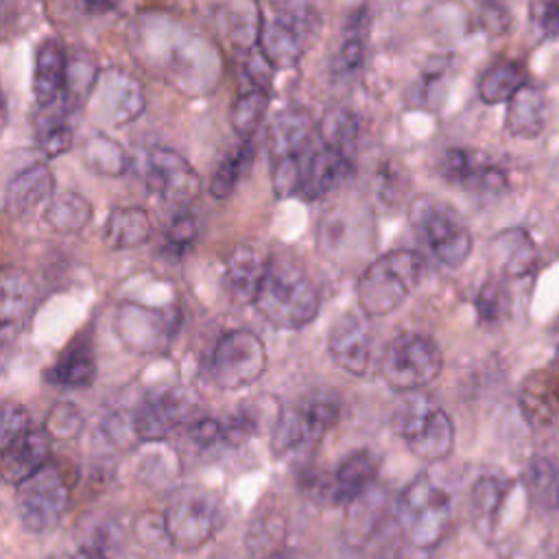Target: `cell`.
<instances>
[{
  "mask_svg": "<svg viewBox=\"0 0 559 559\" xmlns=\"http://www.w3.org/2000/svg\"><path fill=\"white\" fill-rule=\"evenodd\" d=\"M83 159L92 170L107 177H118L129 168L127 151L105 133H94L83 144Z\"/></svg>",
  "mask_w": 559,
  "mask_h": 559,
  "instance_id": "40",
  "label": "cell"
},
{
  "mask_svg": "<svg viewBox=\"0 0 559 559\" xmlns=\"http://www.w3.org/2000/svg\"><path fill=\"white\" fill-rule=\"evenodd\" d=\"M269 105V90L266 85L251 83V87L242 90L229 109V122L240 140H251L255 129L260 127L264 111Z\"/></svg>",
  "mask_w": 559,
  "mask_h": 559,
  "instance_id": "38",
  "label": "cell"
},
{
  "mask_svg": "<svg viewBox=\"0 0 559 559\" xmlns=\"http://www.w3.org/2000/svg\"><path fill=\"white\" fill-rule=\"evenodd\" d=\"M94 376H96V360H94L92 345L87 341L70 345L66 354L48 371V380L66 389L90 386L94 382Z\"/></svg>",
  "mask_w": 559,
  "mask_h": 559,
  "instance_id": "33",
  "label": "cell"
},
{
  "mask_svg": "<svg viewBox=\"0 0 559 559\" xmlns=\"http://www.w3.org/2000/svg\"><path fill=\"white\" fill-rule=\"evenodd\" d=\"M94 116L111 127H122L144 111V92L135 76L118 68L100 74L94 90Z\"/></svg>",
  "mask_w": 559,
  "mask_h": 559,
  "instance_id": "18",
  "label": "cell"
},
{
  "mask_svg": "<svg viewBox=\"0 0 559 559\" xmlns=\"http://www.w3.org/2000/svg\"><path fill=\"white\" fill-rule=\"evenodd\" d=\"M55 197V177L46 164H31L15 173L7 188L2 207L11 218H22L33 212L39 203Z\"/></svg>",
  "mask_w": 559,
  "mask_h": 559,
  "instance_id": "24",
  "label": "cell"
},
{
  "mask_svg": "<svg viewBox=\"0 0 559 559\" xmlns=\"http://www.w3.org/2000/svg\"><path fill=\"white\" fill-rule=\"evenodd\" d=\"M146 188L153 197L181 212L199 194L201 177L177 151L157 146L146 159Z\"/></svg>",
  "mask_w": 559,
  "mask_h": 559,
  "instance_id": "15",
  "label": "cell"
},
{
  "mask_svg": "<svg viewBox=\"0 0 559 559\" xmlns=\"http://www.w3.org/2000/svg\"><path fill=\"white\" fill-rule=\"evenodd\" d=\"M282 537H284V515L277 511H264L253 520L247 533V544L251 552H262V559H264L282 550L280 548Z\"/></svg>",
  "mask_w": 559,
  "mask_h": 559,
  "instance_id": "41",
  "label": "cell"
},
{
  "mask_svg": "<svg viewBox=\"0 0 559 559\" xmlns=\"http://www.w3.org/2000/svg\"><path fill=\"white\" fill-rule=\"evenodd\" d=\"M367 33H369V9L358 7L347 15L336 55L330 63V74L336 83H347L360 72L365 63V52H367Z\"/></svg>",
  "mask_w": 559,
  "mask_h": 559,
  "instance_id": "26",
  "label": "cell"
},
{
  "mask_svg": "<svg viewBox=\"0 0 559 559\" xmlns=\"http://www.w3.org/2000/svg\"><path fill=\"white\" fill-rule=\"evenodd\" d=\"M424 258L415 249H391L367 264L356 284L358 306L367 317L391 314L419 282Z\"/></svg>",
  "mask_w": 559,
  "mask_h": 559,
  "instance_id": "4",
  "label": "cell"
},
{
  "mask_svg": "<svg viewBox=\"0 0 559 559\" xmlns=\"http://www.w3.org/2000/svg\"><path fill=\"white\" fill-rule=\"evenodd\" d=\"M439 345L419 332H402L389 341L380 358V373L395 391H417L441 373Z\"/></svg>",
  "mask_w": 559,
  "mask_h": 559,
  "instance_id": "10",
  "label": "cell"
},
{
  "mask_svg": "<svg viewBox=\"0 0 559 559\" xmlns=\"http://www.w3.org/2000/svg\"><path fill=\"white\" fill-rule=\"evenodd\" d=\"M474 306H476L478 319L483 323H496L504 314V306H507V297H504L502 286L496 284V282H487L478 290V295L474 299Z\"/></svg>",
  "mask_w": 559,
  "mask_h": 559,
  "instance_id": "46",
  "label": "cell"
},
{
  "mask_svg": "<svg viewBox=\"0 0 559 559\" xmlns=\"http://www.w3.org/2000/svg\"><path fill=\"white\" fill-rule=\"evenodd\" d=\"M369 207L354 203L330 205L314 227V242L319 253L334 264H349L369 245Z\"/></svg>",
  "mask_w": 559,
  "mask_h": 559,
  "instance_id": "14",
  "label": "cell"
},
{
  "mask_svg": "<svg viewBox=\"0 0 559 559\" xmlns=\"http://www.w3.org/2000/svg\"><path fill=\"white\" fill-rule=\"evenodd\" d=\"M266 140L275 194L301 197L319 146L314 118L304 107H286L273 118Z\"/></svg>",
  "mask_w": 559,
  "mask_h": 559,
  "instance_id": "2",
  "label": "cell"
},
{
  "mask_svg": "<svg viewBox=\"0 0 559 559\" xmlns=\"http://www.w3.org/2000/svg\"><path fill=\"white\" fill-rule=\"evenodd\" d=\"M68 59L59 41L46 39L35 52V72H33V96L39 109L52 107L66 87Z\"/></svg>",
  "mask_w": 559,
  "mask_h": 559,
  "instance_id": "27",
  "label": "cell"
},
{
  "mask_svg": "<svg viewBox=\"0 0 559 559\" xmlns=\"http://www.w3.org/2000/svg\"><path fill=\"white\" fill-rule=\"evenodd\" d=\"M526 83L522 63L513 59H498L485 68L478 79V96L487 105L509 103L511 96Z\"/></svg>",
  "mask_w": 559,
  "mask_h": 559,
  "instance_id": "34",
  "label": "cell"
},
{
  "mask_svg": "<svg viewBox=\"0 0 559 559\" xmlns=\"http://www.w3.org/2000/svg\"><path fill=\"white\" fill-rule=\"evenodd\" d=\"M332 360L352 376H365L371 358V332L365 317L356 312L341 314L328 334Z\"/></svg>",
  "mask_w": 559,
  "mask_h": 559,
  "instance_id": "19",
  "label": "cell"
},
{
  "mask_svg": "<svg viewBox=\"0 0 559 559\" xmlns=\"http://www.w3.org/2000/svg\"><path fill=\"white\" fill-rule=\"evenodd\" d=\"M358 131L360 122L358 116L343 105H332L323 111V116L317 122V133L321 146L328 151L356 162V151H358Z\"/></svg>",
  "mask_w": 559,
  "mask_h": 559,
  "instance_id": "30",
  "label": "cell"
},
{
  "mask_svg": "<svg viewBox=\"0 0 559 559\" xmlns=\"http://www.w3.org/2000/svg\"><path fill=\"white\" fill-rule=\"evenodd\" d=\"M197 395L188 386H168L148 393L131 419L140 441H164L194 411Z\"/></svg>",
  "mask_w": 559,
  "mask_h": 559,
  "instance_id": "16",
  "label": "cell"
},
{
  "mask_svg": "<svg viewBox=\"0 0 559 559\" xmlns=\"http://www.w3.org/2000/svg\"><path fill=\"white\" fill-rule=\"evenodd\" d=\"M266 369V347L251 330H231L218 338L210 356V378L218 389L253 384Z\"/></svg>",
  "mask_w": 559,
  "mask_h": 559,
  "instance_id": "12",
  "label": "cell"
},
{
  "mask_svg": "<svg viewBox=\"0 0 559 559\" xmlns=\"http://www.w3.org/2000/svg\"><path fill=\"white\" fill-rule=\"evenodd\" d=\"M72 135H74V127L68 118L66 107L52 105L41 109V114L35 120V138L39 148L48 157H57L63 151H68L72 144Z\"/></svg>",
  "mask_w": 559,
  "mask_h": 559,
  "instance_id": "35",
  "label": "cell"
},
{
  "mask_svg": "<svg viewBox=\"0 0 559 559\" xmlns=\"http://www.w3.org/2000/svg\"><path fill=\"white\" fill-rule=\"evenodd\" d=\"M341 413V400L332 391H312L284 406L271 430V452L277 459L297 456L319 445Z\"/></svg>",
  "mask_w": 559,
  "mask_h": 559,
  "instance_id": "5",
  "label": "cell"
},
{
  "mask_svg": "<svg viewBox=\"0 0 559 559\" xmlns=\"http://www.w3.org/2000/svg\"><path fill=\"white\" fill-rule=\"evenodd\" d=\"M35 288L31 277L17 266H4L0 273V332L2 345L20 334L33 308Z\"/></svg>",
  "mask_w": 559,
  "mask_h": 559,
  "instance_id": "20",
  "label": "cell"
},
{
  "mask_svg": "<svg viewBox=\"0 0 559 559\" xmlns=\"http://www.w3.org/2000/svg\"><path fill=\"white\" fill-rule=\"evenodd\" d=\"M264 559H308V555H304L301 550H295V548H282Z\"/></svg>",
  "mask_w": 559,
  "mask_h": 559,
  "instance_id": "52",
  "label": "cell"
},
{
  "mask_svg": "<svg viewBox=\"0 0 559 559\" xmlns=\"http://www.w3.org/2000/svg\"><path fill=\"white\" fill-rule=\"evenodd\" d=\"M153 225L142 207H116L109 212L105 227H103V240L109 249H135L142 247L151 238Z\"/></svg>",
  "mask_w": 559,
  "mask_h": 559,
  "instance_id": "31",
  "label": "cell"
},
{
  "mask_svg": "<svg viewBox=\"0 0 559 559\" xmlns=\"http://www.w3.org/2000/svg\"><path fill=\"white\" fill-rule=\"evenodd\" d=\"M251 162H253V144L251 140H240V144H236L216 166L210 181V194L214 199H227L238 186V181L242 179V175H247Z\"/></svg>",
  "mask_w": 559,
  "mask_h": 559,
  "instance_id": "39",
  "label": "cell"
},
{
  "mask_svg": "<svg viewBox=\"0 0 559 559\" xmlns=\"http://www.w3.org/2000/svg\"><path fill=\"white\" fill-rule=\"evenodd\" d=\"M373 188H376V197L384 205H395L404 197L406 175L393 162H382L373 175Z\"/></svg>",
  "mask_w": 559,
  "mask_h": 559,
  "instance_id": "45",
  "label": "cell"
},
{
  "mask_svg": "<svg viewBox=\"0 0 559 559\" xmlns=\"http://www.w3.org/2000/svg\"><path fill=\"white\" fill-rule=\"evenodd\" d=\"M548 100L539 85L524 83L507 103L504 127L515 138H535L546 127Z\"/></svg>",
  "mask_w": 559,
  "mask_h": 559,
  "instance_id": "28",
  "label": "cell"
},
{
  "mask_svg": "<svg viewBox=\"0 0 559 559\" xmlns=\"http://www.w3.org/2000/svg\"><path fill=\"white\" fill-rule=\"evenodd\" d=\"M393 428L406 448L424 461H443L454 450V424L430 397L404 402L393 415Z\"/></svg>",
  "mask_w": 559,
  "mask_h": 559,
  "instance_id": "9",
  "label": "cell"
},
{
  "mask_svg": "<svg viewBox=\"0 0 559 559\" xmlns=\"http://www.w3.org/2000/svg\"><path fill=\"white\" fill-rule=\"evenodd\" d=\"M275 328L299 330L319 314V288L299 258L286 251L269 255L266 273L253 301Z\"/></svg>",
  "mask_w": 559,
  "mask_h": 559,
  "instance_id": "1",
  "label": "cell"
},
{
  "mask_svg": "<svg viewBox=\"0 0 559 559\" xmlns=\"http://www.w3.org/2000/svg\"><path fill=\"white\" fill-rule=\"evenodd\" d=\"M376 469H378V463L369 450H356L347 454L328 478L323 487L325 498L332 504L358 502L371 487L376 478Z\"/></svg>",
  "mask_w": 559,
  "mask_h": 559,
  "instance_id": "22",
  "label": "cell"
},
{
  "mask_svg": "<svg viewBox=\"0 0 559 559\" xmlns=\"http://www.w3.org/2000/svg\"><path fill=\"white\" fill-rule=\"evenodd\" d=\"M28 413L17 402H4L2 404V430H0V443L7 448L17 437H22L26 430H31Z\"/></svg>",
  "mask_w": 559,
  "mask_h": 559,
  "instance_id": "47",
  "label": "cell"
},
{
  "mask_svg": "<svg viewBox=\"0 0 559 559\" xmlns=\"http://www.w3.org/2000/svg\"><path fill=\"white\" fill-rule=\"evenodd\" d=\"M511 480L502 474L487 472L476 478L469 491V511H472V522L483 537H491L500 509L509 496Z\"/></svg>",
  "mask_w": 559,
  "mask_h": 559,
  "instance_id": "29",
  "label": "cell"
},
{
  "mask_svg": "<svg viewBox=\"0 0 559 559\" xmlns=\"http://www.w3.org/2000/svg\"><path fill=\"white\" fill-rule=\"evenodd\" d=\"M181 314L175 306L155 308L122 301L114 317V330L122 345L135 354H157L170 347L177 336Z\"/></svg>",
  "mask_w": 559,
  "mask_h": 559,
  "instance_id": "13",
  "label": "cell"
},
{
  "mask_svg": "<svg viewBox=\"0 0 559 559\" xmlns=\"http://www.w3.org/2000/svg\"><path fill=\"white\" fill-rule=\"evenodd\" d=\"M15 509L20 524L35 535L59 526L70 509V485L63 472L50 461L37 474L15 487Z\"/></svg>",
  "mask_w": 559,
  "mask_h": 559,
  "instance_id": "11",
  "label": "cell"
},
{
  "mask_svg": "<svg viewBox=\"0 0 559 559\" xmlns=\"http://www.w3.org/2000/svg\"><path fill=\"white\" fill-rule=\"evenodd\" d=\"M50 463V435L44 428H31L13 443L2 448V478L20 485Z\"/></svg>",
  "mask_w": 559,
  "mask_h": 559,
  "instance_id": "23",
  "label": "cell"
},
{
  "mask_svg": "<svg viewBox=\"0 0 559 559\" xmlns=\"http://www.w3.org/2000/svg\"><path fill=\"white\" fill-rule=\"evenodd\" d=\"M98 79H100V70L90 55L81 52V55L70 57L61 107H66L68 111L79 109L94 94Z\"/></svg>",
  "mask_w": 559,
  "mask_h": 559,
  "instance_id": "36",
  "label": "cell"
},
{
  "mask_svg": "<svg viewBox=\"0 0 559 559\" xmlns=\"http://www.w3.org/2000/svg\"><path fill=\"white\" fill-rule=\"evenodd\" d=\"M190 439L201 450H214L218 445H227L225 426L216 417H203V419L194 421L190 428Z\"/></svg>",
  "mask_w": 559,
  "mask_h": 559,
  "instance_id": "48",
  "label": "cell"
},
{
  "mask_svg": "<svg viewBox=\"0 0 559 559\" xmlns=\"http://www.w3.org/2000/svg\"><path fill=\"white\" fill-rule=\"evenodd\" d=\"M44 221L52 231L61 236H72L87 227V223L92 221V205L79 192H55L44 210Z\"/></svg>",
  "mask_w": 559,
  "mask_h": 559,
  "instance_id": "32",
  "label": "cell"
},
{
  "mask_svg": "<svg viewBox=\"0 0 559 559\" xmlns=\"http://www.w3.org/2000/svg\"><path fill=\"white\" fill-rule=\"evenodd\" d=\"M225 511L221 500L203 487L186 485L173 491L162 513L166 542L179 552L203 548L221 531Z\"/></svg>",
  "mask_w": 559,
  "mask_h": 559,
  "instance_id": "6",
  "label": "cell"
},
{
  "mask_svg": "<svg viewBox=\"0 0 559 559\" xmlns=\"http://www.w3.org/2000/svg\"><path fill=\"white\" fill-rule=\"evenodd\" d=\"M531 22L537 26V31L555 39L559 37V2H535L531 4Z\"/></svg>",
  "mask_w": 559,
  "mask_h": 559,
  "instance_id": "49",
  "label": "cell"
},
{
  "mask_svg": "<svg viewBox=\"0 0 559 559\" xmlns=\"http://www.w3.org/2000/svg\"><path fill=\"white\" fill-rule=\"evenodd\" d=\"M520 408L533 428L559 426V376L548 369L531 373L520 391Z\"/></svg>",
  "mask_w": 559,
  "mask_h": 559,
  "instance_id": "25",
  "label": "cell"
},
{
  "mask_svg": "<svg viewBox=\"0 0 559 559\" xmlns=\"http://www.w3.org/2000/svg\"><path fill=\"white\" fill-rule=\"evenodd\" d=\"M319 13L310 4H280L275 13L264 17L258 35L260 55L271 68L286 70L295 68L310 39L319 31Z\"/></svg>",
  "mask_w": 559,
  "mask_h": 559,
  "instance_id": "8",
  "label": "cell"
},
{
  "mask_svg": "<svg viewBox=\"0 0 559 559\" xmlns=\"http://www.w3.org/2000/svg\"><path fill=\"white\" fill-rule=\"evenodd\" d=\"M197 236H199V221H197V216L192 212H188V210H181V212H177L173 216L170 225L164 231L162 251L168 258H181V255H186L194 247Z\"/></svg>",
  "mask_w": 559,
  "mask_h": 559,
  "instance_id": "42",
  "label": "cell"
},
{
  "mask_svg": "<svg viewBox=\"0 0 559 559\" xmlns=\"http://www.w3.org/2000/svg\"><path fill=\"white\" fill-rule=\"evenodd\" d=\"M269 258L255 245H238L223 271V288L238 304H253L266 273Z\"/></svg>",
  "mask_w": 559,
  "mask_h": 559,
  "instance_id": "21",
  "label": "cell"
},
{
  "mask_svg": "<svg viewBox=\"0 0 559 559\" xmlns=\"http://www.w3.org/2000/svg\"><path fill=\"white\" fill-rule=\"evenodd\" d=\"M544 559H559V548H555V550H550Z\"/></svg>",
  "mask_w": 559,
  "mask_h": 559,
  "instance_id": "54",
  "label": "cell"
},
{
  "mask_svg": "<svg viewBox=\"0 0 559 559\" xmlns=\"http://www.w3.org/2000/svg\"><path fill=\"white\" fill-rule=\"evenodd\" d=\"M395 524L415 550H435L452 528V498L428 474H417L395 500Z\"/></svg>",
  "mask_w": 559,
  "mask_h": 559,
  "instance_id": "3",
  "label": "cell"
},
{
  "mask_svg": "<svg viewBox=\"0 0 559 559\" xmlns=\"http://www.w3.org/2000/svg\"><path fill=\"white\" fill-rule=\"evenodd\" d=\"M441 175L476 197H498L507 190V173L489 157L469 148H448L439 162Z\"/></svg>",
  "mask_w": 559,
  "mask_h": 559,
  "instance_id": "17",
  "label": "cell"
},
{
  "mask_svg": "<svg viewBox=\"0 0 559 559\" xmlns=\"http://www.w3.org/2000/svg\"><path fill=\"white\" fill-rule=\"evenodd\" d=\"M408 223L430 255L448 266H461L474 247L472 234L463 218L443 201L419 194L408 205Z\"/></svg>",
  "mask_w": 559,
  "mask_h": 559,
  "instance_id": "7",
  "label": "cell"
},
{
  "mask_svg": "<svg viewBox=\"0 0 559 559\" xmlns=\"http://www.w3.org/2000/svg\"><path fill=\"white\" fill-rule=\"evenodd\" d=\"M480 24L489 33H502L507 28V24H509V13L500 4H487V7H483Z\"/></svg>",
  "mask_w": 559,
  "mask_h": 559,
  "instance_id": "50",
  "label": "cell"
},
{
  "mask_svg": "<svg viewBox=\"0 0 559 559\" xmlns=\"http://www.w3.org/2000/svg\"><path fill=\"white\" fill-rule=\"evenodd\" d=\"M83 428V415L81 411L70 402H59L50 408L44 430L50 435V439H74Z\"/></svg>",
  "mask_w": 559,
  "mask_h": 559,
  "instance_id": "44",
  "label": "cell"
},
{
  "mask_svg": "<svg viewBox=\"0 0 559 559\" xmlns=\"http://www.w3.org/2000/svg\"><path fill=\"white\" fill-rule=\"evenodd\" d=\"M109 9H114V4H94V2L83 4V11H109Z\"/></svg>",
  "mask_w": 559,
  "mask_h": 559,
  "instance_id": "53",
  "label": "cell"
},
{
  "mask_svg": "<svg viewBox=\"0 0 559 559\" xmlns=\"http://www.w3.org/2000/svg\"><path fill=\"white\" fill-rule=\"evenodd\" d=\"M511 242H507L504 236H500L498 240L502 245H507V262H504V271L509 275H524L533 269L535 264V249H533V242L531 238L520 231V229H513V231H507Z\"/></svg>",
  "mask_w": 559,
  "mask_h": 559,
  "instance_id": "43",
  "label": "cell"
},
{
  "mask_svg": "<svg viewBox=\"0 0 559 559\" xmlns=\"http://www.w3.org/2000/svg\"><path fill=\"white\" fill-rule=\"evenodd\" d=\"M524 485L539 507L559 511V461L548 456L533 459L524 472Z\"/></svg>",
  "mask_w": 559,
  "mask_h": 559,
  "instance_id": "37",
  "label": "cell"
},
{
  "mask_svg": "<svg viewBox=\"0 0 559 559\" xmlns=\"http://www.w3.org/2000/svg\"><path fill=\"white\" fill-rule=\"evenodd\" d=\"M50 559H107L105 550L94 548V546H83L76 555H59V557H50Z\"/></svg>",
  "mask_w": 559,
  "mask_h": 559,
  "instance_id": "51",
  "label": "cell"
}]
</instances>
